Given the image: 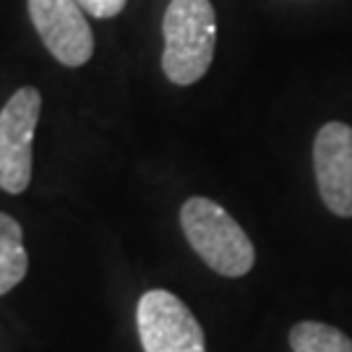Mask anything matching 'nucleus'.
Returning a JSON list of instances; mask_svg holds the SVG:
<instances>
[{
	"label": "nucleus",
	"mask_w": 352,
	"mask_h": 352,
	"mask_svg": "<svg viewBox=\"0 0 352 352\" xmlns=\"http://www.w3.org/2000/svg\"><path fill=\"white\" fill-rule=\"evenodd\" d=\"M162 71L177 87L201 81L214 60L217 13L212 0H170L162 19Z\"/></svg>",
	"instance_id": "obj_1"
},
{
	"label": "nucleus",
	"mask_w": 352,
	"mask_h": 352,
	"mask_svg": "<svg viewBox=\"0 0 352 352\" xmlns=\"http://www.w3.org/2000/svg\"><path fill=\"white\" fill-rule=\"evenodd\" d=\"M180 227L190 248L222 277H245L256 264V248L232 214L206 196H193L180 209Z\"/></svg>",
	"instance_id": "obj_2"
},
{
	"label": "nucleus",
	"mask_w": 352,
	"mask_h": 352,
	"mask_svg": "<svg viewBox=\"0 0 352 352\" xmlns=\"http://www.w3.org/2000/svg\"><path fill=\"white\" fill-rule=\"evenodd\" d=\"M42 113V94L34 87H21L0 110V188L24 193L32 183V144Z\"/></svg>",
	"instance_id": "obj_3"
},
{
	"label": "nucleus",
	"mask_w": 352,
	"mask_h": 352,
	"mask_svg": "<svg viewBox=\"0 0 352 352\" xmlns=\"http://www.w3.org/2000/svg\"><path fill=\"white\" fill-rule=\"evenodd\" d=\"M136 327L144 352H206L201 324L188 305L167 289L141 295Z\"/></svg>",
	"instance_id": "obj_4"
},
{
	"label": "nucleus",
	"mask_w": 352,
	"mask_h": 352,
	"mask_svg": "<svg viewBox=\"0 0 352 352\" xmlns=\"http://www.w3.org/2000/svg\"><path fill=\"white\" fill-rule=\"evenodd\" d=\"M42 45L60 65L78 68L94 55V34L76 0H26Z\"/></svg>",
	"instance_id": "obj_5"
},
{
	"label": "nucleus",
	"mask_w": 352,
	"mask_h": 352,
	"mask_svg": "<svg viewBox=\"0 0 352 352\" xmlns=\"http://www.w3.org/2000/svg\"><path fill=\"white\" fill-rule=\"evenodd\" d=\"M314 170L321 201L331 214L352 217V128L331 120L316 133Z\"/></svg>",
	"instance_id": "obj_6"
},
{
	"label": "nucleus",
	"mask_w": 352,
	"mask_h": 352,
	"mask_svg": "<svg viewBox=\"0 0 352 352\" xmlns=\"http://www.w3.org/2000/svg\"><path fill=\"white\" fill-rule=\"evenodd\" d=\"M29 272L24 230L11 214L0 212V295L11 292Z\"/></svg>",
	"instance_id": "obj_7"
},
{
	"label": "nucleus",
	"mask_w": 352,
	"mask_h": 352,
	"mask_svg": "<svg viewBox=\"0 0 352 352\" xmlns=\"http://www.w3.org/2000/svg\"><path fill=\"white\" fill-rule=\"evenodd\" d=\"M292 352H352V340L331 324L300 321L289 329Z\"/></svg>",
	"instance_id": "obj_8"
},
{
	"label": "nucleus",
	"mask_w": 352,
	"mask_h": 352,
	"mask_svg": "<svg viewBox=\"0 0 352 352\" xmlns=\"http://www.w3.org/2000/svg\"><path fill=\"white\" fill-rule=\"evenodd\" d=\"M76 3L94 19H113L126 8L128 0H76Z\"/></svg>",
	"instance_id": "obj_9"
}]
</instances>
